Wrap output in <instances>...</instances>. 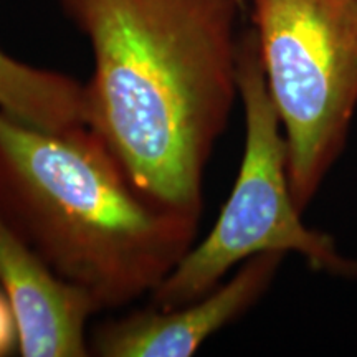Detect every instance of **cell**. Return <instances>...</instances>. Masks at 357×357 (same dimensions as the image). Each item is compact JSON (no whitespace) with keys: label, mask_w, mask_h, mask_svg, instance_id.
<instances>
[{"label":"cell","mask_w":357,"mask_h":357,"mask_svg":"<svg viewBox=\"0 0 357 357\" xmlns=\"http://www.w3.org/2000/svg\"><path fill=\"white\" fill-rule=\"evenodd\" d=\"M91 43L86 126L134 187L202 215L204 177L238 91L236 0H58Z\"/></svg>","instance_id":"6da1fadb"},{"label":"cell","mask_w":357,"mask_h":357,"mask_svg":"<svg viewBox=\"0 0 357 357\" xmlns=\"http://www.w3.org/2000/svg\"><path fill=\"white\" fill-rule=\"evenodd\" d=\"M0 215L98 311L149 298L200 222L142 195L88 126L50 132L3 113Z\"/></svg>","instance_id":"7a4b0ae2"},{"label":"cell","mask_w":357,"mask_h":357,"mask_svg":"<svg viewBox=\"0 0 357 357\" xmlns=\"http://www.w3.org/2000/svg\"><path fill=\"white\" fill-rule=\"evenodd\" d=\"M238 91L245 147L234 189L208 235L149 294V306L155 310H176L199 300L231 268L268 252L296 253L316 273L357 280V258L342 253L331 234L307 227L294 204L287 141L268 91L255 29L240 35Z\"/></svg>","instance_id":"3957f363"},{"label":"cell","mask_w":357,"mask_h":357,"mask_svg":"<svg viewBox=\"0 0 357 357\" xmlns=\"http://www.w3.org/2000/svg\"><path fill=\"white\" fill-rule=\"evenodd\" d=\"M305 213L344 153L357 111V0H248Z\"/></svg>","instance_id":"277c9868"},{"label":"cell","mask_w":357,"mask_h":357,"mask_svg":"<svg viewBox=\"0 0 357 357\" xmlns=\"http://www.w3.org/2000/svg\"><path fill=\"white\" fill-rule=\"evenodd\" d=\"M284 253L268 252L245 260L227 281L176 310L131 312L98 326L89 354L101 357H189L212 334L252 310L283 265Z\"/></svg>","instance_id":"5b68a950"},{"label":"cell","mask_w":357,"mask_h":357,"mask_svg":"<svg viewBox=\"0 0 357 357\" xmlns=\"http://www.w3.org/2000/svg\"><path fill=\"white\" fill-rule=\"evenodd\" d=\"M0 289L19 326L25 357L89 356L86 324L98 307L82 289L60 278L0 215Z\"/></svg>","instance_id":"8992f818"},{"label":"cell","mask_w":357,"mask_h":357,"mask_svg":"<svg viewBox=\"0 0 357 357\" xmlns=\"http://www.w3.org/2000/svg\"><path fill=\"white\" fill-rule=\"evenodd\" d=\"M0 113L50 132L86 126V91L78 79L37 68L0 50Z\"/></svg>","instance_id":"52a82bcc"},{"label":"cell","mask_w":357,"mask_h":357,"mask_svg":"<svg viewBox=\"0 0 357 357\" xmlns=\"http://www.w3.org/2000/svg\"><path fill=\"white\" fill-rule=\"evenodd\" d=\"M19 351V326L6 293L0 289V357Z\"/></svg>","instance_id":"ba28073f"},{"label":"cell","mask_w":357,"mask_h":357,"mask_svg":"<svg viewBox=\"0 0 357 357\" xmlns=\"http://www.w3.org/2000/svg\"><path fill=\"white\" fill-rule=\"evenodd\" d=\"M236 2H238V6L243 8L245 10V7H247V3H248V0H236Z\"/></svg>","instance_id":"9c48e42d"}]
</instances>
